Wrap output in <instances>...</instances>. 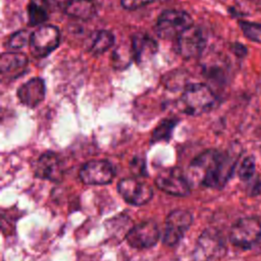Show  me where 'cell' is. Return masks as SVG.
Segmentation results:
<instances>
[{
  "label": "cell",
  "instance_id": "cell-1",
  "mask_svg": "<svg viewBox=\"0 0 261 261\" xmlns=\"http://www.w3.org/2000/svg\"><path fill=\"white\" fill-rule=\"evenodd\" d=\"M234 163L228 154L210 149L199 154L190 165V175L201 186L221 189L230 178Z\"/></svg>",
  "mask_w": 261,
  "mask_h": 261
},
{
  "label": "cell",
  "instance_id": "cell-2",
  "mask_svg": "<svg viewBox=\"0 0 261 261\" xmlns=\"http://www.w3.org/2000/svg\"><path fill=\"white\" fill-rule=\"evenodd\" d=\"M216 96L205 84L197 83L188 85L179 100L178 109L188 115H201L210 111L216 105Z\"/></svg>",
  "mask_w": 261,
  "mask_h": 261
},
{
  "label": "cell",
  "instance_id": "cell-3",
  "mask_svg": "<svg viewBox=\"0 0 261 261\" xmlns=\"http://www.w3.org/2000/svg\"><path fill=\"white\" fill-rule=\"evenodd\" d=\"M229 241L243 250L254 248L261 241V221L254 216L238 219L230 227Z\"/></svg>",
  "mask_w": 261,
  "mask_h": 261
},
{
  "label": "cell",
  "instance_id": "cell-4",
  "mask_svg": "<svg viewBox=\"0 0 261 261\" xmlns=\"http://www.w3.org/2000/svg\"><path fill=\"white\" fill-rule=\"evenodd\" d=\"M192 25L193 19L189 13L182 10L168 9L159 15L155 31L159 38L172 40L177 39L181 33Z\"/></svg>",
  "mask_w": 261,
  "mask_h": 261
},
{
  "label": "cell",
  "instance_id": "cell-5",
  "mask_svg": "<svg viewBox=\"0 0 261 261\" xmlns=\"http://www.w3.org/2000/svg\"><path fill=\"white\" fill-rule=\"evenodd\" d=\"M155 185L159 190L176 197H186L191 192L190 180L178 167H168L159 171Z\"/></svg>",
  "mask_w": 261,
  "mask_h": 261
},
{
  "label": "cell",
  "instance_id": "cell-6",
  "mask_svg": "<svg viewBox=\"0 0 261 261\" xmlns=\"http://www.w3.org/2000/svg\"><path fill=\"white\" fill-rule=\"evenodd\" d=\"M193 223V215L185 209L171 211L165 221V228L162 238L164 245L173 247L177 245Z\"/></svg>",
  "mask_w": 261,
  "mask_h": 261
},
{
  "label": "cell",
  "instance_id": "cell-7",
  "mask_svg": "<svg viewBox=\"0 0 261 261\" xmlns=\"http://www.w3.org/2000/svg\"><path fill=\"white\" fill-rule=\"evenodd\" d=\"M60 33L54 25L44 24L38 28L30 39L31 52L36 58H43L59 45Z\"/></svg>",
  "mask_w": 261,
  "mask_h": 261
},
{
  "label": "cell",
  "instance_id": "cell-8",
  "mask_svg": "<svg viewBox=\"0 0 261 261\" xmlns=\"http://www.w3.org/2000/svg\"><path fill=\"white\" fill-rule=\"evenodd\" d=\"M80 179L86 185H107L115 176L113 165L104 159H94L86 162L79 172Z\"/></svg>",
  "mask_w": 261,
  "mask_h": 261
},
{
  "label": "cell",
  "instance_id": "cell-9",
  "mask_svg": "<svg viewBox=\"0 0 261 261\" xmlns=\"http://www.w3.org/2000/svg\"><path fill=\"white\" fill-rule=\"evenodd\" d=\"M117 191L126 203L134 206L147 204L154 195L151 186L135 177H126L119 180Z\"/></svg>",
  "mask_w": 261,
  "mask_h": 261
},
{
  "label": "cell",
  "instance_id": "cell-10",
  "mask_svg": "<svg viewBox=\"0 0 261 261\" xmlns=\"http://www.w3.org/2000/svg\"><path fill=\"white\" fill-rule=\"evenodd\" d=\"M206 45V39L201 28L192 25L176 39L177 53L186 58H195L201 55Z\"/></svg>",
  "mask_w": 261,
  "mask_h": 261
},
{
  "label": "cell",
  "instance_id": "cell-11",
  "mask_svg": "<svg viewBox=\"0 0 261 261\" xmlns=\"http://www.w3.org/2000/svg\"><path fill=\"white\" fill-rule=\"evenodd\" d=\"M160 238V231L154 221H144L132 226L125 240L135 249H149L155 246Z\"/></svg>",
  "mask_w": 261,
  "mask_h": 261
},
{
  "label": "cell",
  "instance_id": "cell-12",
  "mask_svg": "<svg viewBox=\"0 0 261 261\" xmlns=\"http://www.w3.org/2000/svg\"><path fill=\"white\" fill-rule=\"evenodd\" d=\"M35 174L42 179L54 182L61 181L64 174L61 159L55 152H45L35 163Z\"/></svg>",
  "mask_w": 261,
  "mask_h": 261
},
{
  "label": "cell",
  "instance_id": "cell-13",
  "mask_svg": "<svg viewBox=\"0 0 261 261\" xmlns=\"http://www.w3.org/2000/svg\"><path fill=\"white\" fill-rule=\"evenodd\" d=\"M45 93L44 81L41 77H34L18 88L17 97L27 107L35 108L44 100Z\"/></svg>",
  "mask_w": 261,
  "mask_h": 261
},
{
  "label": "cell",
  "instance_id": "cell-14",
  "mask_svg": "<svg viewBox=\"0 0 261 261\" xmlns=\"http://www.w3.org/2000/svg\"><path fill=\"white\" fill-rule=\"evenodd\" d=\"M158 49L157 42L149 35L137 33L132 38V51L138 64L145 63L153 58Z\"/></svg>",
  "mask_w": 261,
  "mask_h": 261
},
{
  "label": "cell",
  "instance_id": "cell-15",
  "mask_svg": "<svg viewBox=\"0 0 261 261\" xmlns=\"http://www.w3.org/2000/svg\"><path fill=\"white\" fill-rule=\"evenodd\" d=\"M28 57L19 52H5L0 56V71L8 80L18 77L27 69Z\"/></svg>",
  "mask_w": 261,
  "mask_h": 261
},
{
  "label": "cell",
  "instance_id": "cell-16",
  "mask_svg": "<svg viewBox=\"0 0 261 261\" xmlns=\"http://www.w3.org/2000/svg\"><path fill=\"white\" fill-rule=\"evenodd\" d=\"M221 249H223L221 240H219L213 230L203 231L195 248V258L201 261L209 260Z\"/></svg>",
  "mask_w": 261,
  "mask_h": 261
},
{
  "label": "cell",
  "instance_id": "cell-17",
  "mask_svg": "<svg viewBox=\"0 0 261 261\" xmlns=\"http://www.w3.org/2000/svg\"><path fill=\"white\" fill-rule=\"evenodd\" d=\"M64 11L71 17L89 20L95 16L97 9L92 0H71L65 5Z\"/></svg>",
  "mask_w": 261,
  "mask_h": 261
},
{
  "label": "cell",
  "instance_id": "cell-18",
  "mask_svg": "<svg viewBox=\"0 0 261 261\" xmlns=\"http://www.w3.org/2000/svg\"><path fill=\"white\" fill-rule=\"evenodd\" d=\"M114 44V36L109 31H100L96 34L92 45L90 47V51L94 55H100L107 51Z\"/></svg>",
  "mask_w": 261,
  "mask_h": 261
},
{
  "label": "cell",
  "instance_id": "cell-19",
  "mask_svg": "<svg viewBox=\"0 0 261 261\" xmlns=\"http://www.w3.org/2000/svg\"><path fill=\"white\" fill-rule=\"evenodd\" d=\"M177 122H178V120L173 117L166 118V119L162 120L157 125V127L153 130L152 137H151V143H157V142H161V141H165V142L169 141L172 130Z\"/></svg>",
  "mask_w": 261,
  "mask_h": 261
},
{
  "label": "cell",
  "instance_id": "cell-20",
  "mask_svg": "<svg viewBox=\"0 0 261 261\" xmlns=\"http://www.w3.org/2000/svg\"><path fill=\"white\" fill-rule=\"evenodd\" d=\"M28 16H29V24L30 25H38L42 24L48 19V13L46 7L36 5L34 3L29 4L28 6Z\"/></svg>",
  "mask_w": 261,
  "mask_h": 261
},
{
  "label": "cell",
  "instance_id": "cell-21",
  "mask_svg": "<svg viewBox=\"0 0 261 261\" xmlns=\"http://www.w3.org/2000/svg\"><path fill=\"white\" fill-rule=\"evenodd\" d=\"M255 170H256V161L254 156L250 155L245 157L241 162V165L238 170V175L241 180L247 182L253 178L255 174Z\"/></svg>",
  "mask_w": 261,
  "mask_h": 261
},
{
  "label": "cell",
  "instance_id": "cell-22",
  "mask_svg": "<svg viewBox=\"0 0 261 261\" xmlns=\"http://www.w3.org/2000/svg\"><path fill=\"white\" fill-rule=\"evenodd\" d=\"M240 28L248 39L253 42L261 43V23L242 20L240 21Z\"/></svg>",
  "mask_w": 261,
  "mask_h": 261
},
{
  "label": "cell",
  "instance_id": "cell-23",
  "mask_svg": "<svg viewBox=\"0 0 261 261\" xmlns=\"http://www.w3.org/2000/svg\"><path fill=\"white\" fill-rule=\"evenodd\" d=\"M133 56V51H132V46H130V50H126L124 48L118 47L114 52H113V66L118 68V69H122L124 67H126L129 64V61L132 59Z\"/></svg>",
  "mask_w": 261,
  "mask_h": 261
},
{
  "label": "cell",
  "instance_id": "cell-24",
  "mask_svg": "<svg viewBox=\"0 0 261 261\" xmlns=\"http://www.w3.org/2000/svg\"><path fill=\"white\" fill-rule=\"evenodd\" d=\"M31 36L27 31H18L11 35L7 40V46L11 49H19L24 47L30 42Z\"/></svg>",
  "mask_w": 261,
  "mask_h": 261
},
{
  "label": "cell",
  "instance_id": "cell-25",
  "mask_svg": "<svg viewBox=\"0 0 261 261\" xmlns=\"http://www.w3.org/2000/svg\"><path fill=\"white\" fill-rule=\"evenodd\" d=\"M130 169L132 172L139 176H145L146 175V164L145 161L141 158H134L130 163Z\"/></svg>",
  "mask_w": 261,
  "mask_h": 261
},
{
  "label": "cell",
  "instance_id": "cell-26",
  "mask_svg": "<svg viewBox=\"0 0 261 261\" xmlns=\"http://www.w3.org/2000/svg\"><path fill=\"white\" fill-rule=\"evenodd\" d=\"M153 1L154 0H120V3L123 8L128 10H134L142 6H145Z\"/></svg>",
  "mask_w": 261,
  "mask_h": 261
},
{
  "label": "cell",
  "instance_id": "cell-27",
  "mask_svg": "<svg viewBox=\"0 0 261 261\" xmlns=\"http://www.w3.org/2000/svg\"><path fill=\"white\" fill-rule=\"evenodd\" d=\"M232 50H233V52H234L236 54H238L239 56H243V55H244V53H242V51L247 53L246 48H245L243 45H241V44H234V45H233V49H232Z\"/></svg>",
  "mask_w": 261,
  "mask_h": 261
},
{
  "label": "cell",
  "instance_id": "cell-28",
  "mask_svg": "<svg viewBox=\"0 0 261 261\" xmlns=\"http://www.w3.org/2000/svg\"><path fill=\"white\" fill-rule=\"evenodd\" d=\"M31 3H34L36 5H40V6H43V7H46L47 8V0H31Z\"/></svg>",
  "mask_w": 261,
  "mask_h": 261
},
{
  "label": "cell",
  "instance_id": "cell-29",
  "mask_svg": "<svg viewBox=\"0 0 261 261\" xmlns=\"http://www.w3.org/2000/svg\"><path fill=\"white\" fill-rule=\"evenodd\" d=\"M55 3H57L58 5H61V6H63V7H65V5L69 2V1H71V0H53Z\"/></svg>",
  "mask_w": 261,
  "mask_h": 261
},
{
  "label": "cell",
  "instance_id": "cell-30",
  "mask_svg": "<svg viewBox=\"0 0 261 261\" xmlns=\"http://www.w3.org/2000/svg\"><path fill=\"white\" fill-rule=\"evenodd\" d=\"M260 1H261V0H260Z\"/></svg>",
  "mask_w": 261,
  "mask_h": 261
}]
</instances>
